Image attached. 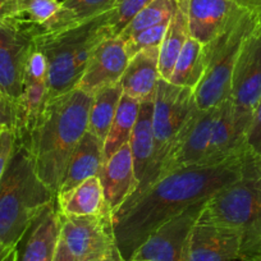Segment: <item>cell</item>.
Here are the masks:
<instances>
[{"mask_svg":"<svg viewBox=\"0 0 261 261\" xmlns=\"http://www.w3.org/2000/svg\"><path fill=\"white\" fill-rule=\"evenodd\" d=\"M97 177L100 178L105 200L113 214L124 204L139 186V180L135 174L130 145H123L104 162Z\"/></svg>","mask_w":261,"mask_h":261,"instance_id":"ac0fdd59","label":"cell"},{"mask_svg":"<svg viewBox=\"0 0 261 261\" xmlns=\"http://www.w3.org/2000/svg\"><path fill=\"white\" fill-rule=\"evenodd\" d=\"M49 102L47 64L44 54L34 46L24 74L23 91L17 107L16 140L26 145Z\"/></svg>","mask_w":261,"mask_h":261,"instance_id":"7c38bea8","label":"cell"},{"mask_svg":"<svg viewBox=\"0 0 261 261\" xmlns=\"http://www.w3.org/2000/svg\"><path fill=\"white\" fill-rule=\"evenodd\" d=\"M17 255H18V250L17 247H14L2 261H17Z\"/></svg>","mask_w":261,"mask_h":261,"instance_id":"74e56055","label":"cell"},{"mask_svg":"<svg viewBox=\"0 0 261 261\" xmlns=\"http://www.w3.org/2000/svg\"><path fill=\"white\" fill-rule=\"evenodd\" d=\"M207 200L191 205L160 225L140 246L130 260L182 261L183 250L191 230L199 220Z\"/></svg>","mask_w":261,"mask_h":261,"instance_id":"8fae6325","label":"cell"},{"mask_svg":"<svg viewBox=\"0 0 261 261\" xmlns=\"http://www.w3.org/2000/svg\"><path fill=\"white\" fill-rule=\"evenodd\" d=\"M234 155H242V152L236 142L232 104L228 97L218 107L204 165L220 164Z\"/></svg>","mask_w":261,"mask_h":261,"instance_id":"7402d4cb","label":"cell"},{"mask_svg":"<svg viewBox=\"0 0 261 261\" xmlns=\"http://www.w3.org/2000/svg\"><path fill=\"white\" fill-rule=\"evenodd\" d=\"M4 258V257H3ZM3 258H0V261H2V260H3Z\"/></svg>","mask_w":261,"mask_h":261,"instance_id":"7bdbcfd3","label":"cell"},{"mask_svg":"<svg viewBox=\"0 0 261 261\" xmlns=\"http://www.w3.org/2000/svg\"><path fill=\"white\" fill-rule=\"evenodd\" d=\"M92 99L94 95L74 89L50 100L26 144L37 175L55 196L72 152L89 128Z\"/></svg>","mask_w":261,"mask_h":261,"instance_id":"7a4b0ae2","label":"cell"},{"mask_svg":"<svg viewBox=\"0 0 261 261\" xmlns=\"http://www.w3.org/2000/svg\"><path fill=\"white\" fill-rule=\"evenodd\" d=\"M55 197L37 175L29 147L16 140L0 180V245L17 247L34 220Z\"/></svg>","mask_w":261,"mask_h":261,"instance_id":"3957f363","label":"cell"},{"mask_svg":"<svg viewBox=\"0 0 261 261\" xmlns=\"http://www.w3.org/2000/svg\"><path fill=\"white\" fill-rule=\"evenodd\" d=\"M241 236L237 230L197 222L183 250L182 261L240 260Z\"/></svg>","mask_w":261,"mask_h":261,"instance_id":"9a60e30c","label":"cell"},{"mask_svg":"<svg viewBox=\"0 0 261 261\" xmlns=\"http://www.w3.org/2000/svg\"><path fill=\"white\" fill-rule=\"evenodd\" d=\"M107 261H125L124 258H123V256L120 255V252H119V250H115L114 252L112 253V256H110L109 258H108Z\"/></svg>","mask_w":261,"mask_h":261,"instance_id":"f35d334b","label":"cell"},{"mask_svg":"<svg viewBox=\"0 0 261 261\" xmlns=\"http://www.w3.org/2000/svg\"><path fill=\"white\" fill-rule=\"evenodd\" d=\"M195 108L192 89L175 86L164 80H159L152 113V156L146 173L129 197L140 195L156 182L162 165L164 164L165 159L179 139L180 132Z\"/></svg>","mask_w":261,"mask_h":261,"instance_id":"8992f818","label":"cell"},{"mask_svg":"<svg viewBox=\"0 0 261 261\" xmlns=\"http://www.w3.org/2000/svg\"><path fill=\"white\" fill-rule=\"evenodd\" d=\"M117 0H60L58 13L37 31L36 37L68 29L112 11Z\"/></svg>","mask_w":261,"mask_h":261,"instance_id":"603a6c76","label":"cell"},{"mask_svg":"<svg viewBox=\"0 0 261 261\" xmlns=\"http://www.w3.org/2000/svg\"><path fill=\"white\" fill-rule=\"evenodd\" d=\"M13 248H14V247H13ZM13 248H8V247H6V246L0 245V258L6 257V256L8 255V253L11 252V251L13 250Z\"/></svg>","mask_w":261,"mask_h":261,"instance_id":"ab89813d","label":"cell"},{"mask_svg":"<svg viewBox=\"0 0 261 261\" xmlns=\"http://www.w3.org/2000/svg\"><path fill=\"white\" fill-rule=\"evenodd\" d=\"M169 22H163V23L156 24V26L149 27V29L139 32L135 36L130 37V39H128L127 41H124L125 50H127L129 58L136 55L141 50L160 46L163 40H164L165 34H167Z\"/></svg>","mask_w":261,"mask_h":261,"instance_id":"1f68e13d","label":"cell"},{"mask_svg":"<svg viewBox=\"0 0 261 261\" xmlns=\"http://www.w3.org/2000/svg\"><path fill=\"white\" fill-rule=\"evenodd\" d=\"M206 67L207 57L205 45L190 36L180 50L169 82L175 86L195 90L201 81Z\"/></svg>","mask_w":261,"mask_h":261,"instance_id":"d4e9b609","label":"cell"},{"mask_svg":"<svg viewBox=\"0 0 261 261\" xmlns=\"http://www.w3.org/2000/svg\"><path fill=\"white\" fill-rule=\"evenodd\" d=\"M141 101L123 94L110 129L104 141V162H107L123 145L129 144Z\"/></svg>","mask_w":261,"mask_h":261,"instance_id":"484cf974","label":"cell"},{"mask_svg":"<svg viewBox=\"0 0 261 261\" xmlns=\"http://www.w3.org/2000/svg\"><path fill=\"white\" fill-rule=\"evenodd\" d=\"M122 96L123 89L119 82L102 87L94 94L87 130L94 134L102 142L107 139Z\"/></svg>","mask_w":261,"mask_h":261,"instance_id":"4316f807","label":"cell"},{"mask_svg":"<svg viewBox=\"0 0 261 261\" xmlns=\"http://www.w3.org/2000/svg\"><path fill=\"white\" fill-rule=\"evenodd\" d=\"M128 261H142V260H128Z\"/></svg>","mask_w":261,"mask_h":261,"instance_id":"b9f144b4","label":"cell"},{"mask_svg":"<svg viewBox=\"0 0 261 261\" xmlns=\"http://www.w3.org/2000/svg\"><path fill=\"white\" fill-rule=\"evenodd\" d=\"M60 234L79 261H107L117 250L112 215L67 217L59 213Z\"/></svg>","mask_w":261,"mask_h":261,"instance_id":"30bf717a","label":"cell"},{"mask_svg":"<svg viewBox=\"0 0 261 261\" xmlns=\"http://www.w3.org/2000/svg\"><path fill=\"white\" fill-rule=\"evenodd\" d=\"M197 222L237 230L241 261L261 255V177L245 175L217 191L205 202Z\"/></svg>","mask_w":261,"mask_h":261,"instance_id":"5b68a950","label":"cell"},{"mask_svg":"<svg viewBox=\"0 0 261 261\" xmlns=\"http://www.w3.org/2000/svg\"><path fill=\"white\" fill-rule=\"evenodd\" d=\"M260 18L261 11H247L232 29L205 45L207 67L201 81L193 90L197 109H214L229 97L233 69L242 42Z\"/></svg>","mask_w":261,"mask_h":261,"instance_id":"52a82bcc","label":"cell"},{"mask_svg":"<svg viewBox=\"0 0 261 261\" xmlns=\"http://www.w3.org/2000/svg\"><path fill=\"white\" fill-rule=\"evenodd\" d=\"M152 113H154V100L142 101L129 141L132 158H134L135 174L139 182L142 179L149 168L152 150H154Z\"/></svg>","mask_w":261,"mask_h":261,"instance_id":"cb8c5ba5","label":"cell"},{"mask_svg":"<svg viewBox=\"0 0 261 261\" xmlns=\"http://www.w3.org/2000/svg\"><path fill=\"white\" fill-rule=\"evenodd\" d=\"M151 0H117L110 14L109 26L113 36H119L124 27L129 23L140 11Z\"/></svg>","mask_w":261,"mask_h":261,"instance_id":"4dcf8cb0","label":"cell"},{"mask_svg":"<svg viewBox=\"0 0 261 261\" xmlns=\"http://www.w3.org/2000/svg\"><path fill=\"white\" fill-rule=\"evenodd\" d=\"M17 0H0V22L16 13Z\"/></svg>","mask_w":261,"mask_h":261,"instance_id":"d590c367","label":"cell"},{"mask_svg":"<svg viewBox=\"0 0 261 261\" xmlns=\"http://www.w3.org/2000/svg\"><path fill=\"white\" fill-rule=\"evenodd\" d=\"M14 146H16V134L13 130H0V180L6 173Z\"/></svg>","mask_w":261,"mask_h":261,"instance_id":"d6a6232c","label":"cell"},{"mask_svg":"<svg viewBox=\"0 0 261 261\" xmlns=\"http://www.w3.org/2000/svg\"><path fill=\"white\" fill-rule=\"evenodd\" d=\"M247 11L232 0H188V32L207 45L232 29Z\"/></svg>","mask_w":261,"mask_h":261,"instance_id":"5bb4252c","label":"cell"},{"mask_svg":"<svg viewBox=\"0 0 261 261\" xmlns=\"http://www.w3.org/2000/svg\"><path fill=\"white\" fill-rule=\"evenodd\" d=\"M238 6L251 11H261V0H232Z\"/></svg>","mask_w":261,"mask_h":261,"instance_id":"8d00e7d4","label":"cell"},{"mask_svg":"<svg viewBox=\"0 0 261 261\" xmlns=\"http://www.w3.org/2000/svg\"><path fill=\"white\" fill-rule=\"evenodd\" d=\"M34 41L31 32L12 17L0 22V90L16 110L23 91Z\"/></svg>","mask_w":261,"mask_h":261,"instance_id":"9c48e42d","label":"cell"},{"mask_svg":"<svg viewBox=\"0 0 261 261\" xmlns=\"http://www.w3.org/2000/svg\"><path fill=\"white\" fill-rule=\"evenodd\" d=\"M58 212L67 217H102L112 215L104 196L100 178L91 177L55 197Z\"/></svg>","mask_w":261,"mask_h":261,"instance_id":"44dd1931","label":"cell"},{"mask_svg":"<svg viewBox=\"0 0 261 261\" xmlns=\"http://www.w3.org/2000/svg\"><path fill=\"white\" fill-rule=\"evenodd\" d=\"M60 234L57 199L50 202L17 246V261H54Z\"/></svg>","mask_w":261,"mask_h":261,"instance_id":"e0dca14e","label":"cell"},{"mask_svg":"<svg viewBox=\"0 0 261 261\" xmlns=\"http://www.w3.org/2000/svg\"><path fill=\"white\" fill-rule=\"evenodd\" d=\"M248 261H261V255H258V256H256V257H253V258H251V260H248Z\"/></svg>","mask_w":261,"mask_h":261,"instance_id":"60d3db41","label":"cell"},{"mask_svg":"<svg viewBox=\"0 0 261 261\" xmlns=\"http://www.w3.org/2000/svg\"><path fill=\"white\" fill-rule=\"evenodd\" d=\"M245 175L261 177V100L251 119L242 147Z\"/></svg>","mask_w":261,"mask_h":261,"instance_id":"f546056e","label":"cell"},{"mask_svg":"<svg viewBox=\"0 0 261 261\" xmlns=\"http://www.w3.org/2000/svg\"><path fill=\"white\" fill-rule=\"evenodd\" d=\"M217 113L218 107L209 110L193 109L180 132L179 139L162 165L158 179L179 168L204 165Z\"/></svg>","mask_w":261,"mask_h":261,"instance_id":"4fadbf2b","label":"cell"},{"mask_svg":"<svg viewBox=\"0 0 261 261\" xmlns=\"http://www.w3.org/2000/svg\"><path fill=\"white\" fill-rule=\"evenodd\" d=\"M102 164L104 142L90 130H86L72 152L57 196L67 193L84 180L99 175Z\"/></svg>","mask_w":261,"mask_h":261,"instance_id":"ffe728a7","label":"cell"},{"mask_svg":"<svg viewBox=\"0 0 261 261\" xmlns=\"http://www.w3.org/2000/svg\"><path fill=\"white\" fill-rule=\"evenodd\" d=\"M245 177L242 155L220 164L191 165L160 177L154 185L112 214L115 245L125 261L150 234L191 205L207 200L217 191Z\"/></svg>","mask_w":261,"mask_h":261,"instance_id":"6da1fadb","label":"cell"},{"mask_svg":"<svg viewBox=\"0 0 261 261\" xmlns=\"http://www.w3.org/2000/svg\"><path fill=\"white\" fill-rule=\"evenodd\" d=\"M54 261H79L73 255H72L69 248L67 247V245L63 242V240L60 237L59 241H58L57 250H55Z\"/></svg>","mask_w":261,"mask_h":261,"instance_id":"e575fe53","label":"cell"},{"mask_svg":"<svg viewBox=\"0 0 261 261\" xmlns=\"http://www.w3.org/2000/svg\"><path fill=\"white\" fill-rule=\"evenodd\" d=\"M129 55L119 36H110L97 45L77 89L94 95L97 90L118 84L124 73Z\"/></svg>","mask_w":261,"mask_h":261,"instance_id":"2e32d148","label":"cell"},{"mask_svg":"<svg viewBox=\"0 0 261 261\" xmlns=\"http://www.w3.org/2000/svg\"><path fill=\"white\" fill-rule=\"evenodd\" d=\"M178 0H151L142 11H140L134 19L119 34L123 41H127L139 32L156 26L163 22H169L177 11Z\"/></svg>","mask_w":261,"mask_h":261,"instance_id":"83f0119b","label":"cell"},{"mask_svg":"<svg viewBox=\"0 0 261 261\" xmlns=\"http://www.w3.org/2000/svg\"><path fill=\"white\" fill-rule=\"evenodd\" d=\"M60 9V0H17L16 13L12 18L29 30L34 37Z\"/></svg>","mask_w":261,"mask_h":261,"instance_id":"f1b7e54d","label":"cell"},{"mask_svg":"<svg viewBox=\"0 0 261 261\" xmlns=\"http://www.w3.org/2000/svg\"><path fill=\"white\" fill-rule=\"evenodd\" d=\"M112 11L68 29L35 37V47L47 64L49 101L77 89L97 45L113 36Z\"/></svg>","mask_w":261,"mask_h":261,"instance_id":"277c9868","label":"cell"},{"mask_svg":"<svg viewBox=\"0 0 261 261\" xmlns=\"http://www.w3.org/2000/svg\"><path fill=\"white\" fill-rule=\"evenodd\" d=\"M236 142H243L256 107L261 100V18L243 40L233 69L229 94Z\"/></svg>","mask_w":261,"mask_h":261,"instance_id":"ba28073f","label":"cell"},{"mask_svg":"<svg viewBox=\"0 0 261 261\" xmlns=\"http://www.w3.org/2000/svg\"><path fill=\"white\" fill-rule=\"evenodd\" d=\"M17 110L0 90V130L9 129L16 134Z\"/></svg>","mask_w":261,"mask_h":261,"instance_id":"836d02e7","label":"cell"},{"mask_svg":"<svg viewBox=\"0 0 261 261\" xmlns=\"http://www.w3.org/2000/svg\"><path fill=\"white\" fill-rule=\"evenodd\" d=\"M160 46L141 50L129 58L124 73L119 84L123 94L139 101L154 100L159 74Z\"/></svg>","mask_w":261,"mask_h":261,"instance_id":"d6986e66","label":"cell"}]
</instances>
